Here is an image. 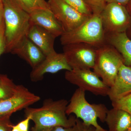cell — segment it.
<instances>
[{"mask_svg": "<svg viewBox=\"0 0 131 131\" xmlns=\"http://www.w3.org/2000/svg\"><path fill=\"white\" fill-rule=\"evenodd\" d=\"M52 128H41L35 126L33 127L31 131H51Z\"/></svg>", "mask_w": 131, "mask_h": 131, "instance_id": "30", "label": "cell"}, {"mask_svg": "<svg viewBox=\"0 0 131 131\" xmlns=\"http://www.w3.org/2000/svg\"><path fill=\"white\" fill-rule=\"evenodd\" d=\"M40 100L39 96L23 85H18L13 95L0 101V117L11 116L13 113L25 109Z\"/></svg>", "mask_w": 131, "mask_h": 131, "instance_id": "10", "label": "cell"}, {"mask_svg": "<svg viewBox=\"0 0 131 131\" xmlns=\"http://www.w3.org/2000/svg\"><path fill=\"white\" fill-rule=\"evenodd\" d=\"M68 103L65 99L57 101L50 98L46 99L40 107H28L25 109V115L26 117H30L34 126L37 127H70L74 125L78 118L75 116L67 117L66 110Z\"/></svg>", "mask_w": 131, "mask_h": 131, "instance_id": "1", "label": "cell"}, {"mask_svg": "<svg viewBox=\"0 0 131 131\" xmlns=\"http://www.w3.org/2000/svg\"><path fill=\"white\" fill-rule=\"evenodd\" d=\"M131 93V67L122 64L108 96L114 101Z\"/></svg>", "mask_w": 131, "mask_h": 131, "instance_id": "13", "label": "cell"}, {"mask_svg": "<svg viewBox=\"0 0 131 131\" xmlns=\"http://www.w3.org/2000/svg\"><path fill=\"white\" fill-rule=\"evenodd\" d=\"M5 22L0 27V56L5 52Z\"/></svg>", "mask_w": 131, "mask_h": 131, "instance_id": "25", "label": "cell"}, {"mask_svg": "<svg viewBox=\"0 0 131 131\" xmlns=\"http://www.w3.org/2000/svg\"><path fill=\"white\" fill-rule=\"evenodd\" d=\"M112 103L113 107L123 109L131 115V93Z\"/></svg>", "mask_w": 131, "mask_h": 131, "instance_id": "21", "label": "cell"}, {"mask_svg": "<svg viewBox=\"0 0 131 131\" xmlns=\"http://www.w3.org/2000/svg\"><path fill=\"white\" fill-rule=\"evenodd\" d=\"M130 35H131V30H130Z\"/></svg>", "mask_w": 131, "mask_h": 131, "instance_id": "35", "label": "cell"}, {"mask_svg": "<svg viewBox=\"0 0 131 131\" xmlns=\"http://www.w3.org/2000/svg\"><path fill=\"white\" fill-rule=\"evenodd\" d=\"M28 13L39 9H50L45 0H13Z\"/></svg>", "mask_w": 131, "mask_h": 131, "instance_id": "19", "label": "cell"}, {"mask_svg": "<svg viewBox=\"0 0 131 131\" xmlns=\"http://www.w3.org/2000/svg\"><path fill=\"white\" fill-rule=\"evenodd\" d=\"M11 53L24 59L32 69L38 65L46 57L42 51L27 37Z\"/></svg>", "mask_w": 131, "mask_h": 131, "instance_id": "14", "label": "cell"}, {"mask_svg": "<svg viewBox=\"0 0 131 131\" xmlns=\"http://www.w3.org/2000/svg\"><path fill=\"white\" fill-rule=\"evenodd\" d=\"M124 60L114 47L105 43L98 47L93 69L103 82L109 88L114 82Z\"/></svg>", "mask_w": 131, "mask_h": 131, "instance_id": "5", "label": "cell"}, {"mask_svg": "<svg viewBox=\"0 0 131 131\" xmlns=\"http://www.w3.org/2000/svg\"><path fill=\"white\" fill-rule=\"evenodd\" d=\"M105 122L108 131H127L131 125V115L123 109L113 107L108 110Z\"/></svg>", "mask_w": 131, "mask_h": 131, "instance_id": "17", "label": "cell"}, {"mask_svg": "<svg viewBox=\"0 0 131 131\" xmlns=\"http://www.w3.org/2000/svg\"><path fill=\"white\" fill-rule=\"evenodd\" d=\"M66 80L84 91L96 95L108 96L110 88L91 69H72L66 71Z\"/></svg>", "mask_w": 131, "mask_h": 131, "instance_id": "7", "label": "cell"}, {"mask_svg": "<svg viewBox=\"0 0 131 131\" xmlns=\"http://www.w3.org/2000/svg\"><path fill=\"white\" fill-rule=\"evenodd\" d=\"M61 44L85 43L98 47L106 43L105 33L100 14L93 15L72 30L61 36Z\"/></svg>", "mask_w": 131, "mask_h": 131, "instance_id": "4", "label": "cell"}, {"mask_svg": "<svg viewBox=\"0 0 131 131\" xmlns=\"http://www.w3.org/2000/svg\"><path fill=\"white\" fill-rule=\"evenodd\" d=\"M130 0H105L106 3H115L126 6Z\"/></svg>", "mask_w": 131, "mask_h": 131, "instance_id": "27", "label": "cell"}, {"mask_svg": "<svg viewBox=\"0 0 131 131\" xmlns=\"http://www.w3.org/2000/svg\"><path fill=\"white\" fill-rule=\"evenodd\" d=\"M5 52H12L27 37L30 15L13 0H3Z\"/></svg>", "mask_w": 131, "mask_h": 131, "instance_id": "2", "label": "cell"}, {"mask_svg": "<svg viewBox=\"0 0 131 131\" xmlns=\"http://www.w3.org/2000/svg\"><path fill=\"white\" fill-rule=\"evenodd\" d=\"M127 131H131V126L128 129V130H127Z\"/></svg>", "mask_w": 131, "mask_h": 131, "instance_id": "33", "label": "cell"}, {"mask_svg": "<svg viewBox=\"0 0 131 131\" xmlns=\"http://www.w3.org/2000/svg\"><path fill=\"white\" fill-rule=\"evenodd\" d=\"M126 6H127V7H126L127 9L128 10L129 14L131 17V0H130Z\"/></svg>", "mask_w": 131, "mask_h": 131, "instance_id": "31", "label": "cell"}, {"mask_svg": "<svg viewBox=\"0 0 131 131\" xmlns=\"http://www.w3.org/2000/svg\"><path fill=\"white\" fill-rule=\"evenodd\" d=\"M31 24L40 27L56 38L64 32L62 26L50 9H39L29 13Z\"/></svg>", "mask_w": 131, "mask_h": 131, "instance_id": "12", "label": "cell"}, {"mask_svg": "<svg viewBox=\"0 0 131 131\" xmlns=\"http://www.w3.org/2000/svg\"><path fill=\"white\" fill-rule=\"evenodd\" d=\"M100 15L105 34L126 32L131 28V17L126 6L106 3Z\"/></svg>", "mask_w": 131, "mask_h": 131, "instance_id": "6", "label": "cell"}, {"mask_svg": "<svg viewBox=\"0 0 131 131\" xmlns=\"http://www.w3.org/2000/svg\"><path fill=\"white\" fill-rule=\"evenodd\" d=\"M82 122L77 119L76 123L73 126L69 127L56 126L53 127L51 131H82Z\"/></svg>", "mask_w": 131, "mask_h": 131, "instance_id": "23", "label": "cell"}, {"mask_svg": "<svg viewBox=\"0 0 131 131\" xmlns=\"http://www.w3.org/2000/svg\"><path fill=\"white\" fill-rule=\"evenodd\" d=\"M11 116L0 117V131H12L14 125L10 121Z\"/></svg>", "mask_w": 131, "mask_h": 131, "instance_id": "24", "label": "cell"}, {"mask_svg": "<svg viewBox=\"0 0 131 131\" xmlns=\"http://www.w3.org/2000/svg\"><path fill=\"white\" fill-rule=\"evenodd\" d=\"M17 86L7 75L0 74V101L13 95Z\"/></svg>", "mask_w": 131, "mask_h": 131, "instance_id": "18", "label": "cell"}, {"mask_svg": "<svg viewBox=\"0 0 131 131\" xmlns=\"http://www.w3.org/2000/svg\"><path fill=\"white\" fill-rule=\"evenodd\" d=\"M3 1V0H0V2H2Z\"/></svg>", "mask_w": 131, "mask_h": 131, "instance_id": "34", "label": "cell"}, {"mask_svg": "<svg viewBox=\"0 0 131 131\" xmlns=\"http://www.w3.org/2000/svg\"><path fill=\"white\" fill-rule=\"evenodd\" d=\"M66 3L82 14L90 16L93 13L84 0H63Z\"/></svg>", "mask_w": 131, "mask_h": 131, "instance_id": "20", "label": "cell"}, {"mask_svg": "<svg viewBox=\"0 0 131 131\" xmlns=\"http://www.w3.org/2000/svg\"><path fill=\"white\" fill-rule=\"evenodd\" d=\"M12 131H21L16 126V125H13L12 128Z\"/></svg>", "mask_w": 131, "mask_h": 131, "instance_id": "32", "label": "cell"}, {"mask_svg": "<svg viewBox=\"0 0 131 131\" xmlns=\"http://www.w3.org/2000/svg\"><path fill=\"white\" fill-rule=\"evenodd\" d=\"M71 70L63 53H58L55 50L46 56L38 65L32 69L30 78L32 82H38L43 80L46 74H54L61 70Z\"/></svg>", "mask_w": 131, "mask_h": 131, "instance_id": "11", "label": "cell"}, {"mask_svg": "<svg viewBox=\"0 0 131 131\" xmlns=\"http://www.w3.org/2000/svg\"><path fill=\"white\" fill-rule=\"evenodd\" d=\"M97 47L85 43L63 46V54L72 69H93Z\"/></svg>", "mask_w": 131, "mask_h": 131, "instance_id": "8", "label": "cell"}, {"mask_svg": "<svg viewBox=\"0 0 131 131\" xmlns=\"http://www.w3.org/2000/svg\"><path fill=\"white\" fill-rule=\"evenodd\" d=\"M108 109L104 104H90L85 97V91L78 88L71 96L66 108L67 115L74 114L78 119L82 120L85 125L94 127L99 131H107L99 125V118L105 122Z\"/></svg>", "mask_w": 131, "mask_h": 131, "instance_id": "3", "label": "cell"}, {"mask_svg": "<svg viewBox=\"0 0 131 131\" xmlns=\"http://www.w3.org/2000/svg\"><path fill=\"white\" fill-rule=\"evenodd\" d=\"M50 10L62 26L64 32L72 30L90 16L78 12L63 0H48Z\"/></svg>", "mask_w": 131, "mask_h": 131, "instance_id": "9", "label": "cell"}, {"mask_svg": "<svg viewBox=\"0 0 131 131\" xmlns=\"http://www.w3.org/2000/svg\"><path fill=\"white\" fill-rule=\"evenodd\" d=\"M30 120V117H26L25 119L19 122L16 126L21 131H29V123Z\"/></svg>", "mask_w": 131, "mask_h": 131, "instance_id": "26", "label": "cell"}, {"mask_svg": "<svg viewBox=\"0 0 131 131\" xmlns=\"http://www.w3.org/2000/svg\"><path fill=\"white\" fill-rule=\"evenodd\" d=\"M93 14H100L105 8V0H84Z\"/></svg>", "mask_w": 131, "mask_h": 131, "instance_id": "22", "label": "cell"}, {"mask_svg": "<svg viewBox=\"0 0 131 131\" xmlns=\"http://www.w3.org/2000/svg\"><path fill=\"white\" fill-rule=\"evenodd\" d=\"M105 41L119 52L124 64L131 67V39L126 32L106 34Z\"/></svg>", "mask_w": 131, "mask_h": 131, "instance_id": "16", "label": "cell"}, {"mask_svg": "<svg viewBox=\"0 0 131 131\" xmlns=\"http://www.w3.org/2000/svg\"><path fill=\"white\" fill-rule=\"evenodd\" d=\"M27 37L46 56L55 51L56 37L39 26L31 24Z\"/></svg>", "mask_w": 131, "mask_h": 131, "instance_id": "15", "label": "cell"}, {"mask_svg": "<svg viewBox=\"0 0 131 131\" xmlns=\"http://www.w3.org/2000/svg\"><path fill=\"white\" fill-rule=\"evenodd\" d=\"M4 21V8L3 2H0V27Z\"/></svg>", "mask_w": 131, "mask_h": 131, "instance_id": "28", "label": "cell"}, {"mask_svg": "<svg viewBox=\"0 0 131 131\" xmlns=\"http://www.w3.org/2000/svg\"><path fill=\"white\" fill-rule=\"evenodd\" d=\"M82 131H99L93 126L85 125L82 122Z\"/></svg>", "mask_w": 131, "mask_h": 131, "instance_id": "29", "label": "cell"}]
</instances>
